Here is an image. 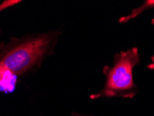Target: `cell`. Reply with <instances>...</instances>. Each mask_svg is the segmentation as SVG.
Segmentation results:
<instances>
[{
    "label": "cell",
    "instance_id": "6da1fadb",
    "mask_svg": "<svg viewBox=\"0 0 154 116\" xmlns=\"http://www.w3.org/2000/svg\"><path fill=\"white\" fill-rule=\"evenodd\" d=\"M61 34L60 30H51L0 43V92H13L20 79L39 69L53 54Z\"/></svg>",
    "mask_w": 154,
    "mask_h": 116
},
{
    "label": "cell",
    "instance_id": "7a4b0ae2",
    "mask_svg": "<svg viewBox=\"0 0 154 116\" xmlns=\"http://www.w3.org/2000/svg\"><path fill=\"white\" fill-rule=\"evenodd\" d=\"M139 63L140 54L137 47L117 53L114 56L112 66L105 65L103 68L106 78L103 89L90 95V98H133L138 88L133 81V70Z\"/></svg>",
    "mask_w": 154,
    "mask_h": 116
},
{
    "label": "cell",
    "instance_id": "3957f363",
    "mask_svg": "<svg viewBox=\"0 0 154 116\" xmlns=\"http://www.w3.org/2000/svg\"><path fill=\"white\" fill-rule=\"evenodd\" d=\"M153 8H154V0H146V1H144L141 6L131 11V13L129 15L120 17L119 22L120 23L125 24L127 22L130 21V20H133L134 18L139 16L144 11Z\"/></svg>",
    "mask_w": 154,
    "mask_h": 116
},
{
    "label": "cell",
    "instance_id": "277c9868",
    "mask_svg": "<svg viewBox=\"0 0 154 116\" xmlns=\"http://www.w3.org/2000/svg\"><path fill=\"white\" fill-rule=\"evenodd\" d=\"M21 2V0H5L0 4V13L6 9L13 7Z\"/></svg>",
    "mask_w": 154,
    "mask_h": 116
},
{
    "label": "cell",
    "instance_id": "5b68a950",
    "mask_svg": "<svg viewBox=\"0 0 154 116\" xmlns=\"http://www.w3.org/2000/svg\"><path fill=\"white\" fill-rule=\"evenodd\" d=\"M151 61H152V63H151V64L148 65L147 67H148L149 70H154V56L151 57Z\"/></svg>",
    "mask_w": 154,
    "mask_h": 116
},
{
    "label": "cell",
    "instance_id": "8992f818",
    "mask_svg": "<svg viewBox=\"0 0 154 116\" xmlns=\"http://www.w3.org/2000/svg\"><path fill=\"white\" fill-rule=\"evenodd\" d=\"M71 116H92L90 115H85V114H81V113H76V112H72Z\"/></svg>",
    "mask_w": 154,
    "mask_h": 116
}]
</instances>
